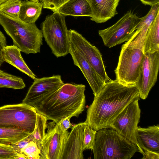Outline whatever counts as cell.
Returning <instances> with one entry per match:
<instances>
[{"label":"cell","instance_id":"obj_12","mask_svg":"<svg viewBox=\"0 0 159 159\" xmlns=\"http://www.w3.org/2000/svg\"><path fill=\"white\" fill-rule=\"evenodd\" d=\"M159 69V51L144 54L139 76L136 85L139 97L147 98L156 83Z\"/></svg>","mask_w":159,"mask_h":159},{"label":"cell","instance_id":"obj_32","mask_svg":"<svg viewBox=\"0 0 159 159\" xmlns=\"http://www.w3.org/2000/svg\"><path fill=\"white\" fill-rule=\"evenodd\" d=\"M71 117L67 116L62 118L57 123H56L58 128L61 131L64 132L69 129L71 125L70 120Z\"/></svg>","mask_w":159,"mask_h":159},{"label":"cell","instance_id":"obj_25","mask_svg":"<svg viewBox=\"0 0 159 159\" xmlns=\"http://www.w3.org/2000/svg\"><path fill=\"white\" fill-rule=\"evenodd\" d=\"M25 84L22 78L5 72L0 69V88L22 89Z\"/></svg>","mask_w":159,"mask_h":159},{"label":"cell","instance_id":"obj_38","mask_svg":"<svg viewBox=\"0 0 159 159\" xmlns=\"http://www.w3.org/2000/svg\"><path fill=\"white\" fill-rule=\"evenodd\" d=\"M3 63V62L1 61L0 60V66H1L2 65V64Z\"/></svg>","mask_w":159,"mask_h":159},{"label":"cell","instance_id":"obj_26","mask_svg":"<svg viewBox=\"0 0 159 159\" xmlns=\"http://www.w3.org/2000/svg\"><path fill=\"white\" fill-rule=\"evenodd\" d=\"M21 0H7L0 3V12L17 20H20L19 14Z\"/></svg>","mask_w":159,"mask_h":159},{"label":"cell","instance_id":"obj_28","mask_svg":"<svg viewBox=\"0 0 159 159\" xmlns=\"http://www.w3.org/2000/svg\"><path fill=\"white\" fill-rule=\"evenodd\" d=\"M20 153L24 154L28 159H41L40 150L36 143L32 141L21 149Z\"/></svg>","mask_w":159,"mask_h":159},{"label":"cell","instance_id":"obj_20","mask_svg":"<svg viewBox=\"0 0 159 159\" xmlns=\"http://www.w3.org/2000/svg\"><path fill=\"white\" fill-rule=\"evenodd\" d=\"M55 12L66 16H87L91 17L92 13L88 0H69Z\"/></svg>","mask_w":159,"mask_h":159},{"label":"cell","instance_id":"obj_8","mask_svg":"<svg viewBox=\"0 0 159 159\" xmlns=\"http://www.w3.org/2000/svg\"><path fill=\"white\" fill-rule=\"evenodd\" d=\"M141 17L131 10L127 11L113 25L98 31L104 45L110 48L127 41L136 30Z\"/></svg>","mask_w":159,"mask_h":159},{"label":"cell","instance_id":"obj_3","mask_svg":"<svg viewBox=\"0 0 159 159\" xmlns=\"http://www.w3.org/2000/svg\"><path fill=\"white\" fill-rule=\"evenodd\" d=\"M92 150L94 159H130L140 152L136 145L111 128L97 131Z\"/></svg>","mask_w":159,"mask_h":159},{"label":"cell","instance_id":"obj_36","mask_svg":"<svg viewBox=\"0 0 159 159\" xmlns=\"http://www.w3.org/2000/svg\"><path fill=\"white\" fill-rule=\"evenodd\" d=\"M7 0H0V3L6 1H7Z\"/></svg>","mask_w":159,"mask_h":159},{"label":"cell","instance_id":"obj_13","mask_svg":"<svg viewBox=\"0 0 159 159\" xmlns=\"http://www.w3.org/2000/svg\"><path fill=\"white\" fill-rule=\"evenodd\" d=\"M69 132H63L56 124L48 128L40 149L41 159H61L64 144Z\"/></svg>","mask_w":159,"mask_h":159},{"label":"cell","instance_id":"obj_23","mask_svg":"<svg viewBox=\"0 0 159 159\" xmlns=\"http://www.w3.org/2000/svg\"><path fill=\"white\" fill-rule=\"evenodd\" d=\"M30 134L19 128L0 127V143L11 144Z\"/></svg>","mask_w":159,"mask_h":159},{"label":"cell","instance_id":"obj_6","mask_svg":"<svg viewBox=\"0 0 159 159\" xmlns=\"http://www.w3.org/2000/svg\"><path fill=\"white\" fill-rule=\"evenodd\" d=\"M144 55L143 49L123 44L115 70L116 80L124 84L135 85Z\"/></svg>","mask_w":159,"mask_h":159},{"label":"cell","instance_id":"obj_24","mask_svg":"<svg viewBox=\"0 0 159 159\" xmlns=\"http://www.w3.org/2000/svg\"><path fill=\"white\" fill-rule=\"evenodd\" d=\"M47 120L45 116L37 112L35 128L33 132L30 134L31 141L36 143L40 150L46 134Z\"/></svg>","mask_w":159,"mask_h":159},{"label":"cell","instance_id":"obj_31","mask_svg":"<svg viewBox=\"0 0 159 159\" xmlns=\"http://www.w3.org/2000/svg\"><path fill=\"white\" fill-rule=\"evenodd\" d=\"M31 141L30 134L18 142L11 145L16 152L20 153L21 149L25 147Z\"/></svg>","mask_w":159,"mask_h":159},{"label":"cell","instance_id":"obj_11","mask_svg":"<svg viewBox=\"0 0 159 159\" xmlns=\"http://www.w3.org/2000/svg\"><path fill=\"white\" fill-rule=\"evenodd\" d=\"M64 84L60 75L36 78L22 103L34 107L57 90Z\"/></svg>","mask_w":159,"mask_h":159},{"label":"cell","instance_id":"obj_14","mask_svg":"<svg viewBox=\"0 0 159 159\" xmlns=\"http://www.w3.org/2000/svg\"><path fill=\"white\" fill-rule=\"evenodd\" d=\"M69 53L74 64L80 69L95 96L102 89L105 82L98 75L85 58L70 43Z\"/></svg>","mask_w":159,"mask_h":159},{"label":"cell","instance_id":"obj_30","mask_svg":"<svg viewBox=\"0 0 159 159\" xmlns=\"http://www.w3.org/2000/svg\"><path fill=\"white\" fill-rule=\"evenodd\" d=\"M69 0H39L43 5V8L49 9L53 12Z\"/></svg>","mask_w":159,"mask_h":159},{"label":"cell","instance_id":"obj_9","mask_svg":"<svg viewBox=\"0 0 159 159\" xmlns=\"http://www.w3.org/2000/svg\"><path fill=\"white\" fill-rule=\"evenodd\" d=\"M137 99L129 104L115 118L109 128L116 130L126 139L136 145L140 152H144L137 139L138 125L140 117L141 110Z\"/></svg>","mask_w":159,"mask_h":159},{"label":"cell","instance_id":"obj_34","mask_svg":"<svg viewBox=\"0 0 159 159\" xmlns=\"http://www.w3.org/2000/svg\"><path fill=\"white\" fill-rule=\"evenodd\" d=\"M7 46V41L5 36L0 30V60L4 62L1 56V52L3 48Z\"/></svg>","mask_w":159,"mask_h":159},{"label":"cell","instance_id":"obj_16","mask_svg":"<svg viewBox=\"0 0 159 159\" xmlns=\"http://www.w3.org/2000/svg\"><path fill=\"white\" fill-rule=\"evenodd\" d=\"M91 9L90 20L104 23L118 14L116 8L120 0H88Z\"/></svg>","mask_w":159,"mask_h":159},{"label":"cell","instance_id":"obj_17","mask_svg":"<svg viewBox=\"0 0 159 159\" xmlns=\"http://www.w3.org/2000/svg\"><path fill=\"white\" fill-rule=\"evenodd\" d=\"M159 12V3L151 6L148 14L141 17L133 35L124 44L143 49L144 40L148 29Z\"/></svg>","mask_w":159,"mask_h":159},{"label":"cell","instance_id":"obj_21","mask_svg":"<svg viewBox=\"0 0 159 159\" xmlns=\"http://www.w3.org/2000/svg\"><path fill=\"white\" fill-rule=\"evenodd\" d=\"M143 50L144 54L159 51V12L148 29Z\"/></svg>","mask_w":159,"mask_h":159},{"label":"cell","instance_id":"obj_4","mask_svg":"<svg viewBox=\"0 0 159 159\" xmlns=\"http://www.w3.org/2000/svg\"><path fill=\"white\" fill-rule=\"evenodd\" d=\"M0 25L21 52L26 54L40 52L43 36L35 23H25L0 12Z\"/></svg>","mask_w":159,"mask_h":159},{"label":"cell","instance_id":"obj_2","mask_svg":"<svg viewBox=\"0 0 159 159\" xmlns=\"http://www.w3.org/2000/svg\"><path fill=\"white\" fill-rule=\"evenodd\" d=\"M85 85L82 84L64 83L34 107L47 120H52L55 123L66 117H78L85 108Z\"/></svg>","mask_w":159,"mask_h":159},{"label":"cell","instance_id":"obj_22","mask_svg":"<svg viewBox=\"0 0 159 159\" xmlns=\"http://www.w3.org/2000/svg\"><path fill=\"white\" fill-rule=\"evenodd\" d=\"M43 7V4L39 2L21 1L19 14L20 20L27 23H35L41 14Z\"/></svg>","mask_w":159,"mask_h":159},{"label":"cell","instance_id":"obj_1","mask_svg":"<svg viewBox=\"0 0 159 159\" xmlns=\"http://www.w3.org/2000/svg\"><path fill=\"white\" fill-rule=\"evenodd\" d=\"M135 85H127L117 80L105 83L94 96L88 108L84 122L93 129L109 128L115 118L130 103L139 99Z\"/></svg>","mask_w":159,"mask_h":159},{"label":"cell","instance_id":"obj_29","mask_svg":"<svg viewBox=\"0 0 159 159\" xmlns=\"http://www.w3.org/2000/svg\"><path fill=\"white\" fill-rule=\"evenodd\" d=\"M18 154L11 144L0 143V159H17Z\"/></svg>","mask_w":159,"mask_h":159},{"label":"cell","instance_id":"obj_5","mask_svg":"<svg viewBox=\"0 0 159 159\" xmlns=\"http://www.w3.org/2000/svg\"><path fill=\"white\" fill-rule=\"evenodd\" d=\"M65 17L54 11L47 16L41 25L43 37L52 53L57 57H64L69 53V30Z\"/></svg>","mask_w":159,"mask_h":159},{"label":"cell","instance_id":"obj_10","mask_svg":"<svg viewBox=\"0 0 159 159\" xmlns=\"http://www.w3.org/2000/svg\"><path fill=\"white\" fill-rule=\"evenodd\" d=\"M70 43L85 58L105 83L111 80L108 76L99 50L75 30H69Z\"/></svg>","mask_w":159,"mask_h":159},{"label":"cell","instance_id":"obj_19","mask_svg":"<svg viewBox=\"0 0 159 159\" xmlns=\"http://www.w3.org/2000/svg\"><path fill=\"white\" fill-rule=\"evenodd\" d=\"M21 52L20 49L16 46L7 45L2 50V59L4 61L12 65L34 80L36 78V76L23 59Z\"/></svg>","mask_w":159,"mask_h":159},{"label":"cell","instance_id":"obj_35","mask_svg":"<svg viewBox=\"0 0 159 159\" xmlns=\"http://www.w3.org/2000/svg\"><path fill=\"white\" fill-rule=\"evenodd\" d=\"M145 5L152 6L159 2V0H139Z\"/></svg>","mask_w":159,"mask_h":159},{"label":"cell","instance_id":"obj_37","mask_svg":"<svg viewBox=\"0 0 159 159\" xmlns=\"http://www.w3.org/2000/svg\"><path fill=\"white\" fill-rule=\"evenodd\" d=\"M31 1H32L34 2H39V0H30Z\"/></svg>","mask_w":159,"mask_h":159},{"label":"cell","instance_id":"obj_33","mask_svg":"<svg viewBox=\"0 0 159 159\" xmlns=\"http://www.w3.org/2000/svg\"><path fill=\"white\" fill-rule=\"evenodd\" d=\"M144 153L142 159H159V153L145 150L144 151Z\"/></svg>","mask_w":159,"mask_h":159},{"label":"cell","instance_id":"obj_15","mask_svg":"<svg viewBox=\"0 0 159 159\" xmlns=\"http://www.w3.org/2000/svg\"><path fill=\"white\" fill-rule=\"evenodd\" d=\"M85 124L80 123L74 126L66 139L61 159H82L84 158L82 136Z\"/></svg>","mask_w":159,"mask_h":159},{"label":"cell","instance_id":"obj_27","mask_svg":"<svg viewBox=\"0 0 159 159\" xmlns=\"http://www.w3.org/2000/svg\"><path fill=\"white\" fill-rule=\"evenodd\" d=\"M97 132L85 124L82 136V146L83 151L88 149L92 150L94 145Z\"/></svg>","mask_w":159,"mask_h":159},{"label":"cell","instance_id":"obj_7","mask_svg":"<svg viewBox=\"0 0 159 159\" xmlns=\"http://www.w3.org/2000/svg\"><path fill=\"white\" fill-rule=\"evenodd\" d=\"M37 112L34 107L23 103L0 107V127L17 128L30 134L34 131Z\"/></svg>","mask_w":159,"mask_h":159},{"label":"cell","instance_id":"obj_18","mask_svg":"<svg viewBox=\"0 0 159 159\" xmlns=\"http://www.w3.org/2000/svg\"><path fill=\"white\" fill-rule=\"evenodd\" d=\"M136 138L143 150L159 153V126L153 125L147 128L138 127Z\"/></svg>","mask_w":159,"mask_h":159}]
</instances>
